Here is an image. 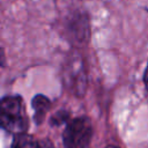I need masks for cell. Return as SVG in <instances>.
Listing matches in <instances>:
<instances>
[{"label":"cell","mask_w":148,"mask_h":148,"mask_svg":"<svg viewBox=\"0 0 148 148\" xmlns=\"http://www.w3.org/2000/svg\"><path fill=\"white\" fill-rule=\"evenodd\" d=\"M29 117L21 95H6L0 98V128L8 134L25 133L29 130Z\"/></svg>","instance_id":"obj_1"},{"label":"cell","mask_w":148,"mask_h":148,"mask_svg":"<svg viewBox=\"0 0 148 148\" xmlns=\"http://www.w3.org/2000/svg\"><path fill=\"white\" fill-rule=\"evenodd\" d=\"M61 35L64 38L76 49L89 44L91 38L90 15L81 8L71 9L61 20Z\"/></svg>","instance_id":"obj_2"},{"label":"cell","mask_w":148,"mask_h":148,"mask_svg":"<svg viewBox=\"0 0 148 148\" xmlns=\"http://www.w3.org/2000/svg\"><path fill=\"white\" fill-rule=\"evenodd\" d=\"M92 123L89 117L72 118L62 132L64 148H89L92 139Z\"/></svg>","instance_id":"obj_3"},{"label":"cell","mask_w":148,"mask_h":148,"mask_svg":"<svg viewBox=\"0 0 148 148\" xmlns=\"http://www.w3.org/2000/svg\"><path fill=\"white\" fill-rule=\"evenodd\" d=\"M71 59L64 66V82L67 88L77 97H82L86 94L88 86V75L86 71V64L81 57L73 54Z\"/></svg>","instance_id":"obj_4"},{"label":"cell","mask_w":148,"mask_h":148,"mask_svg":"<svg viewBox=\"0 0 148 148\" xmlns=\"http://www.w3.org/2000/svg\"><path fill=\"white\" fill-rule=\"evenodd\" d=\"M52 106L51 99L43 95V94H36L31 99V108L34 110L32 120L36 125H42L45 120L46 113L50 111Z\"/></svg>","instance_id":"obj_5"},{"label":"cell","mask_w":148,"mask_h":148,"mask_svg":"<svg viewBox=\"0 0 148 148\" xmlns=\"http://www.w3.org/2000/svg\"><path fill=\"white\" fill-rule=\"evenodd\" d=\"M39 139L29 133H18L13 135L10 148H38Z\"/></svg>","instance_id":"obj_6"},{"label":"cell","mask_w":148,"mask_h":148,"mask_svg":"<svg viewBox=\"0 0 148 148\" xmlns=\"http://www.w3.org/2000/svg\"><path fill=\"white\" fill-rule=\"evenodd\" d=\"M71 113L69 111L65 110V109H61V110H58L56 113H53L50 119H49V124L50 126L52 127H58V126H61V125H66L69 120H71Z\"/></svg>","instance_id":"obj_7"},{"label":"cell","mask_w":148,"mask_h":148,"mask_svg":"<svg viewBox=\"0 0 148 148\" xmlns=\"http://www.w3.org/2000/svg\"><path fill=\"white\" fill-rule=\"evenodd\" d=\"M38 148H54V146H53V142L50 139L44 138V139H39Z\"/></svg>","instance_id":"obj_8"},{"label":"cell","mask_w":148,"mask_h":148,"mask_svg":"<svg viewBox=\"0 0 148 148\" xmlns=\"http://www.w3.org/2000/svg\"><path fill=\"white\" fill-rule=\"evenodd\" d=\"M7 66V57H6V51L2 46H0V67H6Z\"/></svg>","instance_id":"obj_9"},{"label":"cell","mask_w":148,"mask_h":148,"mask_svg":"<svg viewBox=\"0 0 148 148\" xmlns=\"http://www.w3.org/2000/svg\"><path fill=\"white\" fill-rule=\"evenodd\" d=\"M142 82H143V86H145L146 91L148 92V60H147L146 68H145V71H143V75H142Z\"/></svg>","instance_id":"obj_10"},{"label":"cell","mask_w":148,"mask_h":148,"mask_svg":"<svg viewBox=\"0 0 148 148\" xmlns=\"http://www.w3.org/2000/svg\"><path fill=\"white\" fill-rule=\"evenodd\" d=\"M105 148H119V147H117V146H113V145H108Z\"/></svg>","instance_id":"obj_11"}]
</instances>
